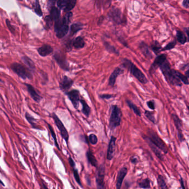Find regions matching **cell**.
Listing matches in <instances>:
<instances>
[{"mask_svg":"<svg viewBox=\"0 0 189 189\" xmlns=\"http://www.w3.org/2000/svg\"><path fill=\"white\" fill-rule=\"evenodd\" d=\"M73 14L71 12H67L63 18L55 23V31L58 38L65 37L69 31V24Z\"/></svg>","mask_w":189,"mask_h":189,"instance_id":"obj_1","label":"cell"},{"mask_svg":"<svg viewBox=\"0 0 189 189\" xmlns=\"http://www.w3.org/2000/svg\"><path fill=\"white\" fill-rule=\"evenodd\" d=\"M122 66H123L124 68H125L129 71L130 73L140 83L145 84L148 82V80L144 73L130 60L124 58L122 60Z\"/></svg>","mask_w":189,"mask_h":189,"instance_id":"obj_2","label":"cell"},{"mask_svg":"<svg viewBox=\"0 0 189 189\" xmlns=\"http://www.w3.org/2000/svg\"><path fill=\"white\" fill-rule=\"evenodd\" d=\"M159 68L163 75L164 76V77L165 78L166 81H168L169 83L179 87L182 86L181 81H180L179 79L176 78L172 73V69H171L170 63H169L168 60H166L165 62H164Z\"/></svg>","mask_w":189,"mask_h":189,"instance_id":"obj_3","label":"cell"},{"mask_svg":"<svg viewBox=\"0 0 189 189\" xmlns=\"http://www.w3.org/2000/svg\"><path fill=\"white\" fill-rule=\"evenodd\" d=\"M110 110L111 114L109 118V128L111 130H113L121 125L122 113L121 109L116 105H112Z\"/></svg>","mask_w":189,"mask_h":189,"instance_id":"obj_4","label":"cell"},{"mask_svg":"<svg viewBox=\"0 0 189 189\" xmlns=\"http://www.w3.org/2000/svg\"><path fill=\"white\" fill-rule=\"evenodd\" d=\"M147 133V135H146V137L150 142L154 145L156 147H158L160 151H163L164 154H167L168 152V149L165 142L159 137L155 131L152 129H149Z\"/></svg>","mask_w":189,"mask_h":189,"instance_id":"obj_5","label":"cell"},{"mask_svg":"<svg viewBox=\"0 0 189 189\" xmlns=\"http://www.w3.org/2000/svg\"><path fill=\"white\" fill-rule=\"evenodd\" d=\"M108 18L113 23L120 25L126 24V19L121 10L116 7H113L110 9L108 14Z\"/></svg>","mask_w":189,"mask_h":189,"instance_id":"obj_6","label":"cell"},{"mask_svg":"<svg viewBox=\"0 0 189 189\" xmlns=\"http://www.w3.org/2000/svg\"><path fill=\"white\" fill-rule=\"evenodd\" d=\"M11 68L22 79H32L31 72L20 63H12L11 66Z\"/></svg>","mask_w":189,"mask_h":189,"instance_id":"obj_7","label":"cell"},{"mask_svg":"<svg viewBox=\"0 0 189 189\" xmlns=\"http://www.w3.org/2000/svg\"><path fill=\"white\" fill-rule=\"evenodd\" d=\"M105 166L102 164L97 168V172L96 174V184L97 189H106L105 182Z\"/></svg>","mask_w":189,"mask_h":189,"instance_id":"obj_8","label":"cell"},{"mask_svg":"<svg viewBox=\"0 0 189 189\" xmlns=\"http://www.w3.org/2000/svg\"><path fill=\"white\" fill-rule=\"evenodd\" d=\"M52 118L54 121H55V123L56 126L58 128V129L60 131L61 136L63 138V139L66 141V143L68 144L69 140V134L67 130L66 129V127L64 125V124L62 122V121H60L59 118L55 113L53 114Z\"/></svg>","mask_w":189,"mask_h":189,"instance_id":"obj_9","label":"cell"},{"mask_svg":"<svg viewBox=\"0 0 189 189\" xmlns=\"http://www.w3.org/2000/svg\"><path fill=\"white\" fill-rule=\"evenodd\" d=\"M54 58L61 68L66 71L69 70L68 62L66 59V56L63 53L59 51L57 52L54 55Z\"/></svg>","mask_w":189,"mask_h":189,"instance_id":"obj_10","label":"cell"},{"mask_svg":"<svg viewBox=\"0 0 189 189\" xmlns=\"http://www.w3.org/2000/svg\"><path fill=\"white\" fill-rule=\"evenodd\" d=\"M76 3V1L59 0L57 1V5L59 9H62L66 12H69L75 7Z\"/></svg>","mask_w":189,"mask_h":189,"instance_id":"obj_11","label":"cell"},{"mask_svg":"<svg viewBox=\"0 0 189 189\" xmlns=\"http://www.w3.org/2000/svg\"><path fill=\"white\" fill-rule=\"evenodd\" d=\"M167 60L166 55L165 54H161L158 55L157 57L155 58L154 62L152 64L149 69L150 73L152 75V74L155 72V71L159 68L160 66L163 64L164 62H165Z\"/></svg>","mask_w":189,"mask_h":189,"instance_id":"obj_12","label":"cell"},{"mask_svg":"<svg viewBox=\"0 0 189 189\" xmlns=\"http://www.w3.org/2000/svg\"><path fill=\"white\" fill-rule=\"evenodd\" d=\"M172 118L173 119L174 123L175 125L176 129L178 130V136L179 138V141L180 142H183L185 140L183 134H182V122L180 119L179 118V116L176 114H172Z\"/></svg>","mask_w":189,"mask_h":189,"instance_id":"obj_13","label":"cell"},{"mask_svg":"<svg viewBox=\"0 0 189 189\" xmlns=\"http://www.w3.org/2000/svg\"><path fill=\"white\" fill-rule=\"evenodd\" d=\"M66 95L68 96L69 100H71L74 107L76 109H78L79 107V103L80 102L79 99V92L77 90H72L71 91L66 93Z\"/></svg>","mask_w":189,"mask_h":189,"instance_id":"obj_14","label":"cell"},{"mask_svg":"<svg viewBox=\"0 0 189 189\" xmlns=\"http://www.w3.org/2000/svg\"><path fill=\"white\" fill-rule=\"evenodd\" d=\"M116 138L114 136H112L108 145V151L107 158L108 160H112L114 158V152L116 150Z\"/></svg>","mask_w":189,"mask_h":189,"instance_id":"obj_15","label":"cell"},{"mask_svg":"<svg viewBox=\"0 0 189 189\" xmlns=\"http://www.w3.org/2000/svg\"><path fill=\"white\" fill-rule=\"evenodd\" d=\"M74 81L68 77L64 76L59 82V88L63 92H66L73 86Z\"/></svg>","mask_w":189,"mask_h":189,"instance_id":"obj_16","label":"cell"},{"mask_svg":"<svg viewBox=\"0 0 189 189\" xmlns=\"http://www.w3.org/2000/svg\"><path fill=\"white\" fill-rule=\"evenodd\" d=\"M127 173H128V169L126 168V167H123L119 170L116 179V189H121L124 179L125 178Z\"/></svg>","mask_w":189,"mask_h":189,"instance_id":"obj_17","label":"cell"},{"mask_svg":"<svg viewBox=\"0 0 189 189\" xmlns=\"http://www.w3.org/2000/svg\"><path fill=\"white\" fill-rule=\"evenodd\" d=\"M123 73V71L122 69L119 68V67H116L114 70L113 73L111 74L110 77L109 78V81H108L109 86H110L111 87H114V86L115 85V83H116V80L117 77Z\"/></svg>","mask_w":189,"mask_h":189,"instance_id":"obj_18","label":"cell"},{"mask_svg":"<svg viewBox=\"0 0 189 189\" xmlns=\"http://www.w3.org/2000/svg\"><path fill=\"white\" fill-rule=\"evenodd\" d=\"M143 139H144V140H145V142L147 143V144L149 146V147L151 148V149H152V152L155 154V155L157 156V158L159 160H161V161H163L164 160V156H163L160 150L159 149L158 147H156L154 145L150 142L149 140H148V139L146 137V135H143Z\"/></svg>","mask_w":189,"mask_h":189,"instance_id":"obj_19","label":"cell"},{"mask_svg":"<svg viewBox=\"0 0 189 189\" xmlns=\"http://www.w3.org/2000/svg\"><path fill=\"white\" fill-rule=\"evenodd\" d=\"M26 86L27 87V91L29 93L32 98L34 100L35 102L37 103L40 102L42 99V97L38 94V93L36 92V90H35L33 87L29 84H26Z\"/></svg>","mask_w":189,"mask_h":189,"instance_id":"obj_20","label":"cell"},{"mask_svg":"<svg viewBox=\"0 0 189 189\" xmlns=\"http://www.w3.org/2000/svg\"><path fill=\"white\" fill-rule=\"evenodd\" d=\"M38 54L42 57H46L50 55L53 52V48L50 45H44L37 50Z\"/></svg>","mask_w":189,"mask_h":189,"instance_id":"obj_21","label":"cell"},{"mask_svg":"<svg viewBox=\"0 0 189 189\" xmlns=\"http://www.w3.org/2000/svg\"><path fill=\"white\" fill-rule=\"evenodd\" d=\"M140 50L143 55H144L145 57L147 58H152V54L150 51L149 47L147 44L144 42H142L139 45Z\"/></svg>","mask_w":189,"mask_h":189,"instance_id":"obj_22","label":"cell"},{"mask_svg":"<svg viewBox=\"0 0 189 189\" xmlns=\"http://www.w3.org/2000/svg\"><path fill=\"white\" fill-rule=\"evenodd\" d=\"M22 60L24 62V64L26 66L27 68L31 72H34V71H36L35 64L33 61L32 60L31 58L27 56H24L22 58Z\"/></svg>","mask_w":189,"mask_h":189,"instance_id":"obj_23","label":"cell"},{"mask_svg":"<svg viewBox=\"0 0 189 189\" xmlns=\"http://www.w3.org/2000/svg\"><path fill=\"white\" fill-rule=\"evenodd\" d=\"M50 17L52 18L53 21H54L55 23L60 20V11L58 8L54 6L50 9Z\"/></svg>","mask_w":189,"mask_h":189,"instance_id":"obj_24","label":"cell"},{"mask_svg":"<svg viewBox=\"0 0 189 189\" xmlns=\"http://www.w3.org/2000/svg\"><path fill=\"white\" fill-rule=\"evenodd\" d=\"M172 73L173 74L174 76L176 77V78L179 79L180 81H181L183 83L186 85L189 84V80L188 78L185 75L184 76L182 74L179 72V71L172 69Z\"/></svg>","mask_w":189,"mask_h":189,"instance_id":"obj_25","label":"cell"},{"mask_svg":"<svg viewBox=\"0 0 189 189\" xmlns=\"http://www.w3.org/2000/svg\"><path fill=\"white\" fill-rule=\"evenodd\" d=\"M85 44L84 39L81 36L76 37L72 42V46L76 49L83 48L85 46Z\"/></svg>","mask_w":189,"mask_h":189,"instance_id":"obj_26","label":"cell"},{"mask_svg":"<svg viewBox=\"0 0 189 189\" xmlns=\"http://www.w3.org/2000/svg\"><path fill=\"white\" fill-rule=\"evenodd\" d=\"M86 157L88 163H90L91 165L95 168H98L97 160L96 158H95L94 155H93L92 152H90V150L87 151L86 152Z\"/></svg>","mask_w":189,"mask_h":189,"instance_id":"obj_27","label":"cell"},{"mask_svg":"<svg viewBox=\"0 0 189 189\" xmlns=\"http://www.w3.org/2000/svg\"><path fill=\"white\" fill-rule=\"evenodd\" d=\"M83 24L81 22H76L72 24L70 29V34L71 36H73L74 34L77 33L78 32L83 29Z\"/></svg>","mask_w":189,"mask_h":189,"instance_id":"obj_28","label":"cell"},{"mask_svg":"<svg viewBox=\"0 0 189 189\" xmlns=\"http://www.w3.org/2000/svg\"><path fill=\"white\" fill-rule=\"evenodd\" d=\"M80 102L82 105L81 112L87 117H88L90 113V108L84 99H80Z\"/></svg>","mask_w":189,"mask_h":189,"instance_id":"obj_29","label":"cell"},{"mask_svg":"<svg viewBox=\"0 0 189 189\" xmlns=\"http://www.w3.org/2000/svg\"><path fill=\"white\" fill-rule=\"evenodd\" d=\"M126 104H128V107L130 108V109L131 110H133V112H134L137 116H142V113H141V112H140L139 109L138 108V107H137V105H135V104H134L133 103L131 102L130 100H126Z\"/></svg>","mask_w":189,"mask_h":189,"instance_id":"obj_30","label":"cell"},{"mask_svg":"<svg viewBox=\"0 0 189 189\" xmlns=\"http://www.w3.org/2000/svg\"><path fill=\"white\" fill-rule=\"evenodd\" d=\"M176 39L181 45H184L187 42V36L181 31H178L176 32Z\"/></svg>","mask_w":189,"mask_h":189,"instance_id":"obj_31","label":"cell"},{"mask_svg":"<svg viewBox=\"0 0 189 189\" xmlns=\"http://www.w3.org/2000/svg\"><path fill=\"white\" fill-rule=\"evenodd\" d=\"M139 187L142 189H150V180L148 178L143 179L140 180L138 182Z\"/></svg>","mask_w":189,"mask_h":189,"instance_id":"obj_32","label":"cell"},{"mask_svg":"<svg viewBox=\"0 0 189 189\" xmlns=\"http://www.w3.org/2000/svg\"><path fill=\"white\" fill-rule=\"evenodd\" d=\"M104 45L105 47L106 50L108 51L109 52L116 54L117 55H119V51L118 50L116 49V48L112 45L110 44L109 42H104Z\"/></svg>","mask_w":189,"mask_h":189,"instance_id":"obj_33","label":"cell"},{"mask_svg":"<svg viewBox=\"0 0 189 189\" xmlns=\"http://www.w3.org/2000/svg\"><path fill=\"white\" fill-rule=\"evenodd\" d=\"M151 49L156 55H158V54L161 51L162 48L160 43L158 41H155L151 46Z\"/></svg>","mask_w":189,"mask_h":189,"instance_id":"obj_34","label":"cell"},{"mask_svg":"<svg viewBox=\"0 0 189 189\" xmlns=\"http://www.w3.org/2000/svg\"><path fill=\"white\" fill-rule=\"evenodd\" d=\"M158 187L160 189H168L164 176L159 175L158 177Z\"/></svg>","mask_w":189,"mask_h":189,"instance_id":"obj_35","label":"cell"},{"mask_svg":"<svg viewBox=\"0 0 189 189\" xmlns=\"http://www.w3.org/2000/svg\"><path fill=\"white\" fill-rule=\"evenodd\" d=\"M33 9H34L35 13H36L38 16H40V17L42 16L43 12H42L39 1H36L34 2V4H33Z\"/></svg>","mask_w":189,"mask_h":189,"instance_id":"obj_36","label":"cell"},{"mask_svg":"<svg viewBox=\"0 0 189 189\" xmlns=\"http://www.w3.org/2000/svg\"><path fill=\"white\" fill-rule=\"evenodd\" d=\"M25 117H26V118L27 121H28L29 122V123L31 125L32 128H35V129H38V128H37V126H36V124L35 123V122H34V121H36V119H35L33 116H32L29 114V113H26V114H25Z\"/></svg>","mask_w":189,"mask_h":189,"instance_id":"obj_37","label":"cell"},{"mask_svg":"<svg viewBox=\"0 0 189 189\" xmlns=\"http://www.w3.org/2000/svg\"><path fill=\"white\" fill-rule=\"evenodd\" d=\"M145 116L150 121H152V123H156V121L155 118V116H154V113L152 112H150L148 110H146L145 112Z\"/></svg>","mask_w":189,"mask_h":189,"instance_id":"obj_38","label":"cell"},{"mask_svg":"<svg viewBox=\"0 0 189 189\" xmlns=\"http://www.w3.org/2000/svg\"><path fill=\"white\" fill-rule=\"evenodd\" d=\"M48 128L50 129V132H51V135H52L53 138V139H54V141H55V147H57L58 149L60 150V149H59V145H58V143H57V138H56V135H55V132L54 131V130H53L52 127V126H51V125L48 124Z\"/></svg>","mask_w":189,"mask_h":189,"instance_id":"obj_39","label":"cell"},{"mask_svg":"<svg viewBox=\"0 0 189 189\" xmlns=\"http://www.w3.org/2000/svg\"><path fill=\"white\" fill-rule=\"evenodd\" d=\"M73 172L74 178V179L76 180L77 182L81 187H82L81 181V179H80V176H79V173H78V171L77 169L74 168L73 169Z\"/></svg>","mask_w":189,"mask_h":189,"instance_id":"obj_40","label":"cell"},{"mask_svg":"<svg viewBox=\"0 0 189 189\" xmlns=\"http://www.w3.org/2000/svg\"><path fill=\"white\" fill-rule=\"evenodd\" d=\"M176 41H175V40H174L173 41L169 43L168 44L166 45L165 47L164 48H162L161 51H168V50H172L173 48L175 47V46H176Z\"/></svg>","mask_w":189,"mask_h":189,"instance_id":"obj_41","label":"cell"},{"mask_svg":"<svg viewBox=\"0 0 189 189\" xmlns=\"http://www.w3.org/2000/svg\"><path fill=\"white\" fill-rule=\"evenodd\" d=\"M89 141L92 145H96L98 143V138L94 134H90Z\"/></svg>","mask_w":189,"mask_h":189,"instance_id":"obj_42","label":"cell"},{"mask_svg":"<svg viewBox=\"0 0 189 189\" xmlns=\"http://www.w3.org/2000/svg\"><path fill=\"white\" fill-rule=\"evenodd\" d=\"M45 20L46 21V27H47L48 29H50L52 26L53 22L52 19L49 15V16H47L46 17Z\"/></svg>","mask_w":189,"mask_h":189,"instance_id":"obj_43","label":"cell"},{"mask_svg":"<svg viewBox=\"0 0 189 189\" xmlns=\"http://www.w3.org/2000/svg\"><path fill=\"white\" fill-rule=\"evenodd\" d=\"M147 107L152 110H155V103L154 102V100H151L149 101H147Z\"/></svg>","mask_w":189,"mask_h":189,"instance_id":"obj_44","label":"cell"},{"mask_svg":"<svg viewBox=\"0 0 189 189\" xmlns=\"http://www.w3.org/2000/svg\"><path fill=\"white\" fill-rule=\"evenodd\" d=\"M100 98L103 99H109L112 98L113 97V95L108 94H102L99 95Z\"/></svg>","mask_w":189,"mask_h":189,"instance_id":"obj_45","label":"cell"},{"mask_svg":"<svg viewBox=\"0 0 189 189\" xmlns=\"http://www.w3.org/2000/svg\"><path fill=\"white\" fill-rule=\"evenodd\" d=\"M6 24H7L8 29L10 30V31L11 32L13 33V32H15V29H14V27L11 25L10 22L8 21V20H6Z\"/></svg>","mask_w":189,"mask_h":189,"instance_id":"obj_46","label":"cell"},{"mask_svg":"<svg viewBox=\"0 0 189 189\" xmlns=\"http://www.w3.org/2000/svg\"><path fill=\"white\" fill-rule=\"evenodd\" d=\"M55 1H48V8H50L49 10H50L52 7L55 6Z\"/></svg>","mask_w":189,"mask_h":189,"instance_id":"obj_47","label":"cell"},{"mask_svg":"<svg viewBox=\"0 0 189 189\" xmlns=\"http://www.w3.org/2000/svg\"><path fill=\"white\" fill-rule=\"evenodd\" d=\"M130 162L133 164H136L137 163H138V158L135 156H132L130 158Z\"/></svg>","mask_w":189,"mask_h":189,"instance_id":"obj_48","label":"cell"},{"mask_svg":"<svg viewBox=\"0 0 189 189\" xmlns=\"http://www.w3.org/2000/svg\"><path fill=\"white\" fill-rule=\"evenodd\" d=\"M69 164H70V165L71 166V167H72L73 168H75V166H76V164H75V163H74V160H73V159L70 157V158H69Z\"/></svg>","mask_w":189,"mask_h":189,"instance_id":"obj_49","label":"cell"},{"mask_svg":"<svg viewBox=\"0 0 189 189\" xmlns=\"http://www.w3.org/2000/svg\"><path fill=\"white\" fill-rule=\"evenodd\" d=\"M182 5L185 8H189V0H185L182 2Z\"/></svg>","mask_w":189,"mask_h":189,"instance_id":"obj_50","label":"cell"},{"mask_svg":"<svg viewBox=\"0 0 189 189\" xmlns=\"http://www.w3.org/2000/svg\"><path fill=\"white\" fill-rule=\"evenodd\" d=\"M180 184H181V188H182V189H186V188H185V187L184 180H183V179H182V178H180Z\"/></svg>","mask_w":189,"mask_h":189,"instance_id":"obj_51","label":"cell"},{"mask_svg":"<svg viewBox=\"0 0 189 189\" xmlns=\"http://www.w3.org/2000/svg\"><path fill=\"white\" fill-rule=\"evenodd\" d=\"M184 29L185 30V31H186V33H187V37H189V33H188V32H189V29H188V27H187V28H185Z\"/></svg>","mask_w":189,"mask_h":189,"instance_id":"obj_52","label":"cell"},{"mask_svg":"<svg viewBox=\"0 0 189 189\" xmlns=\"http://www.w3.org/2000/svg\"><path fill=\"white\" fill-rule=\"evenodd\" d=\"M189 69H187V71H186V72H185V74H186V76H187V78H189Z\"/></svg>","mask_w":189,"mask_h":189,"instance_id":"obj_53","label":"cell"},{"mask_svg":"<svg viewBox=\"0 0 189 189\" xmlns=\"http://www.w3.org/2000/svg\"><path fill=\"white\" fill-rule=\"evenodd\" d=\"M43 187L44 189H48L47 187L45 185V184H43Z\"/></svg>","mask_w":189,"mask_h":189,"instance_id":"obj_54","label":"cell"},{"mask_svg":"<svg viewBox=\"0 0 189 189\" xmlns=\"http://www.w3.org/2000/svg\"><path fill=\"white\" fill-rule=\"evenodd\" d=\"M0 184H1V185H3V186H4V184H3V183L1 181V180H0Z\"/></svg>","mask_w":189,"mask_h":189,"instance_id":"obj_55","label":"cell"}]
</instances>
